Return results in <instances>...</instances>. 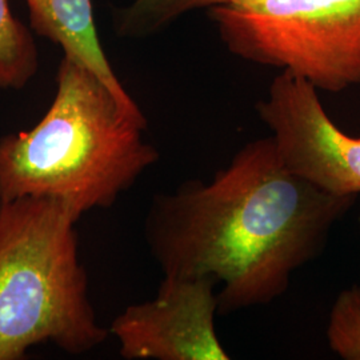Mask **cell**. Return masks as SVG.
<instances>
[{
	"label": "cell",
	"instance_id": "cell-7",
	"mask_svg": "<svg viewBox=\"0 0 360 360\" xmlns=\"http://www.w3.org/2000/svg\"><path fill=\"white\" fill-rule=\"evenodd\" d=\"M31 28L60 46L65 58L86 67L112 92L122 108L147 126L146 116L116 77L95 26L92 0H25Z\"/></svg>",
	"mask_w": 360,
	"mask_h": 360
},
{
	"label": "cell",
	"instance_id": "cell-5",
	"mask_svg": "<svg viewBox=\"0 0 360 360\" xmlns=\"http://www.w3.org/2000/svg\"><path fill=\"white\" fill-rule=\"evenodd\" d=\"M257 111L288 171L323 193L359 198L360 138L335 124L316 87L283 71Z\"/></svg>",
	"mask_w": 360,
	"mask_h": 360
},
{
	"label": "cell",
	"instance_id": "cell-3",
	"mask_svg": "<svg viewBox=\"0 0 360 360\" xmlns=\"http://www.w3.org/2000/svg\"><path fill=\"white\" fill-rule=\"evenodd\" d=\"M77 220L50 198L0 200V360L40 345L84 355L110 336L91 302Z\"/></svg>",
	"mask_w": 360,
	"mask_h": 360
},
{
	"label": "cell",
	"instance_id": "cell-10",
	"mask_svg": "<svg viewBox=\"0 0 360 360\" xmlns=\"http://www.w3.org/2000/svg\"><path fill=\"white\" fill-rule=\"evenodd\" d=\"M326 338L328 347L339 358L360 360V285H352L336 296Z\"/></svg>",
	"mask_w": 360,
	"mask_h": 360
},
{
	"label": "cell",
	"instance_id": "cell-2",
	"mask_svg": "<svg viewBox=\"0 0 360 360\" xmlns=\"http://www.w3.org/2000/svg\"><path fill=\"white\" fill-rule=\"evenodd\" d=\"M146 127L99 77L63 56L47 112L0 139V200L50 198L79 219L114 206L159 160Z\"/></svg>",
	"mask_w": 360,
	"mask_h": 360
},
{
	"label": "cell",
	"instance_id": "cell-6",
	"mask_svg": "<svg viewBox=\"0 0 360 360\" xmlns=\"http://www.w3.org/2000/svg\"><path fill=\"white\" fill-rule=\"evenodd\" d=\"M217 283L165 276L154 299L131 304L108 333L126 360H229L215 330Z\"/></svg>",
	"mask_w": 360,
	"mask_h": 360
},
{
	"label": "cell",
	"instance_id": "cell-8",
	"mask_svg": "<svg viewBox=\"0 0 360 360\" xmlns=\"http://www.w3.org/2000/svg\"><path fill=\"white\" fill-rule=\"evenodd\" d=\"M39 52L32 34L0 0V89L22 90L37 75Z\"/></svg>",
	"mask_w": 360,
	"mask_h": 360
},
{
	"label": "cell",
	"instance_id": "cell-4",
	"mask_svg": "<svg viewBox=\"0 0 360 360\" xmlns=\"http://www.w3.org/2000/svg\"><path fill=\"white\" fill-rule=\"evenodd\" d=\"M233 55L318 90L360 84V0H229L208 10Z\"/></svg>",
	"mask_w": 360,
	"mask_h": 360
},
{
	"label": "cell",
	"instance_id": "cell-9",
	"mask_svg": "<svg viewBox=\"0 0 360 360\" xmlns=\"http://www.w3.org/2000/svg\"><path fill=\"white\" fill-rule=\"evenodd\" d=\"M229 0H135L117 18L123 37H147L167 27L183 13L210 10Z\"/></svg>",
	"mask_w": 360,
	"mask_h": 360
},
{
	"label": "cell",
	"instance_id": "cell-1",
	"mask_svg": "<svg viewBox=\"0 0 360 360\" xmlns=\"http://www.w3.org/2000/svg\"><path fill=\"white\" fill-rule=\"evenodd\" d=\"M356 200L297 178L269 136L247 143L212 180L155 195L144 236L165 276L220 284L218 314L227 315L284 295Z\"/></svg>",
	"mask_w": 360,
	"mask_h": 360
}]
</instances>
